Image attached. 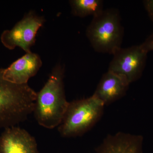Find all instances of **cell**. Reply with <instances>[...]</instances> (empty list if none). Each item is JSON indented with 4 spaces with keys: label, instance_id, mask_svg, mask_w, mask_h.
Here are the masks:
<instances>
[{
    "label": "cell",
    "instance_id": "ba28073f",
    "mask_svg": "<svg viewBox=\"0 0 153 153\" xmlns=\"http://www.w3.org/2000/svg\"><path fill=\"white\" fill-rule=\"evenodd\" d=\"M40 56L32 52L26 53L5 69H1L3 78L14 84H28L42 66Z\"/></svg>",
    "mask_w": 153,
    "mask_h": 153
},
{
    "label": "cell",
    "instance_id": "4fadbf2b",
    "mask_svg": "<svg viewBox=\"0 0 153 153\" xmlns=\"http://www.w3.org/2000/svg\"><path fill=\"white\" fill-rule=\"evenodd\" d=\"M143 3L149 16L153 22V0H146Z\"/></svg>",
    "mask_w": 153,
    "mask_h": 153
},
{
    "label": "cell",
    "instance_id": "7a4b0ae2",
    "mask_svg": "<svg viewBox=\"0 0 153 153\" xmlns=\"http://www.w3.org/2000/svg\"><path fill=\"white\" fill-rule=\"evenodd\" d=\"M36 96L28 84H14L4 79L0 69V128L26 120L33 113Z\"/></svg>",
    "mask_w": 153,
    "mask_h": 153
},
{
    "label": "cell",
    "instance_id": "8fae6325",
    "mask_svg": "<svg viewBox=\"0 0 153 153\" xmlns=\"http://www.w3.org/2000/svg\"><path fill=\"white\" fill-rule=\"evenodd\" d=\"M69 3L72 14L76 16L94 17L104 10L102 0H72Z\"/></svg>",
    "mask_w": 153,
    "mask_h": 153
},
{
    "label": "cell",
    "instance_id": "7c38bea8",
    "mask_svg": "<svg viewBox=\"0 0 153 153\" xmlns=\"http://www.w3.org/2000/svg\"><path fill=\"white\" fill-rule=\"evenodd\" d=\"M140 45L147 52L153 51V33Z\"/></svg>",
    "mask_w": 153,
    "mask_h": 153
},
{
    "label": "cell",
    "instance_id": "3957f363",
    "mask_svg": "<svg viewBox=\"0 0 153 153\" xmlns=\"http://www.w3.org/2000/svg\"><path fill=\"white\" fill-rule=\"evenodd\" d=\"M86 34L96 52L113 55L121 48L124 36L119 11L108 9L93 17Z\"/></svg>",
    "mask_w": 153,
    "mask_h": 153
},
{
    "label": "cell",
    "instance_id": "52a82bcc",
    "mask_svg": "<svg viewBox=\"0 0 153 153\" xmlns=\"http://www.w3.org/2000/svg\"><path fill=\"white\" fill-rule=\"evenodd\" d=\"M0 153H38L36 139L16 126L4 129L0 136Z\"/></svg>",
    "mask_w": 153,
    "mask_h": 153
},
{
    "label": "cell",
    "instance_id": "8992f818",
    "mask_svg": "<svg viewBox=\"0 0 153 153\" xmlns=\"http://www.w3.org/2000/svg\"><path fill=\"white\" fill-rule=\"evenodd\" d=\"M44 23V19L33 13H29L13 29L6 30L1 36L2 43L8 49L19 47L26 53L35 43L36 34Z\"/></svg>",
    "mask_w": 153,
    "mask_h": 153
},
{
    "label": "cell",
    "instance_id": "277c9868",
    "mask_svg": "<svg viewBox=\"0 0 153 153\" xmlns=\"http://www.w3.org/2000/svg\"><path fill=\"white\" fill-rule=\"evenodd\" d=\"M105 105L93 95L69 102L61 123L58 127L61 136L82 135L95 125L100 118Z\"/></svg>",
    "mask_w": 153,
    "mask_h": 153
},
{
    "label": "cell",
    "instance_id": "5b68a950",
    "mask_svg": "<svg viewBox=\"0 0 153 153\" xmlns=\"http://www.w3.org/2000/svg\"><path fill=\"white\" fill-rule=\"evenodd\" d=\"M148 53L141 45L121 47L114 54L108 71L123 76L131 84L142 75Z\"/></svg>",
    "mask_w": 153,
    "mask_h": 153
},
{
    "label": "cell",
    "instance_id": "6da1fadb",
    "mask_svg": "<svg viewBox=\"0 0 153 153\" xmlns=\"http://www.w3.org/2000/svg\"><path fill=\"white\" fill-rule=\"evenodd\" d=\"M64 71L60 65L56 66L44 87L37 93L33 113L38 123L45 128L51 129L59 126L68 108Z\"/></svg>",
    "mask_w": 153,
    "mask_h": 153
},
{
    "label": "cell",
    "instance_id": "9c48e42d",
    "mask_svg": "<svg viewBox=\"0 0 153 153\" xmlns=\"http://www.w3.org/2000/svg\"><path fill=\"white\" fill-rule=\"evenodd\" d=\"M130 84L123 76L108 71L102 76L93 95L107 105L125 95Z\"/></svg>",
    "mask_w": 153,
    "mask_h": 153
},
{
    "label": "cell",
    "instance_id": "30bf717a",
    "mask_svg": "<svg viewBox=\"0 0 153 153\" xmlns=\"http://www.w3.org/2000/svg\"><path fill=\"white\" fill-rule=\"evenodd\" d=\"M143 139L139 135L123 132L108 135L96 153H143Z\"/></svg>",
    "mask_w": 153,
    "mask_h": 153
}]
</instances>
